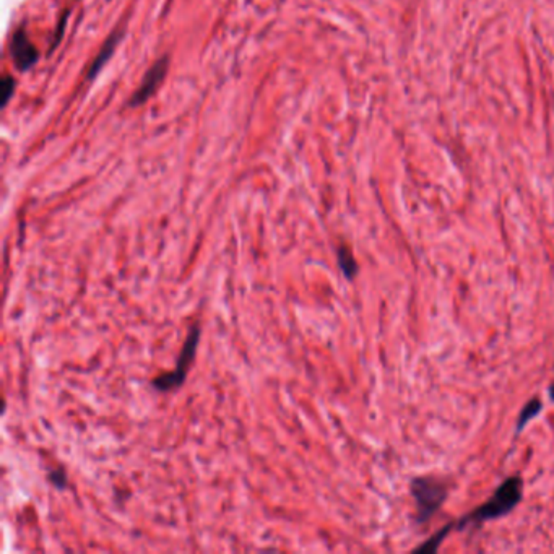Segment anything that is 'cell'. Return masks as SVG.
Wrapping results in <instances>:
<instances>
[{
  "mask_svg": "<svg viewBox=\"0 0 554 554\" xmlns=\"http://www.w3.org/2000/svg\"><path fill=\"white\" fill-rule=\"evenodd\" d=\"M523 497V479L520 477H509L497 486L493 496L488 501L483 502L482 506L473 509L460 520L454 523L455 531H462L467 527L479 528L486 522H493V520L506 517L514 509L518 506V502Z\"/></svg>",
  "mask_w": 554,
  "mask_h": 554,
  "instance_id": "obj_1",
  "label": "cell"
},
{
  "mask_svg": "<svg viewBox=\"0 0 554 554\" xmlns=\"http://www.w3.org/2000/svg\"><path fill=\"white\" fill-rule=\"evenodd\" d=\"M449 482L444 478L416 477L410 482V493L415 499V523L425 525L444 506L449 497Z\"/></svg>",
  "mask_w": 554,
  "mask_h": 554,
  "instance_id": "obj_2",
  "label": "cell"
},
{
  "mask_svg": "<svg viewBox=\"0 0 554 554\" xmlns=\"http://www.w3.org/2000/svg\"><path fill=\"white\" fill-rule=\"evenodd\" d=\"M199 340H200V324L195 322L192 325V329L189 332L188 338H185V343L183 347V352H180L179 361L176 367L168 374H161L156 379H153V387L160 392H171V390H176L180 386H183L185 377H188V371L194 361V356L197 352V347H199Z\"/></svg>",
  "mask_w": 554,
  "mask_h": 554,
  "instance_id": "obj_3",
  "label": "cell"
},
{
  "mask_svg": "<svg viewBox=\"0 0 554 554\" xmlns=\"http://www.w3.org/2000/svg\"><path fill=\"white\" fill-rule=\"evenodd\" d=\"M168 70H169V58L168 55H163L161 59H158L155 64L146 70L142 83L138 85V88L135 89L132 99H130V106L137 107L140 104L146 103V101L158 92V88L161 87Z\"/></svg>",
  "mask_w": 554,
  "mask_h": 554,
  "instance_id": "obj_4",
  "label": "cell"
},
{
  "mask_svg": "<svg viewBox=\"0 0 554 554\" xmlns=\"http://www.w3.org/2000/svg\"><path fill=\"white\" fill-rule=\"evenodd\" d=\"M12 59L20 70H28L36 64L39 53L23 30H18L12 38Z\"/></svg>",
  "mask_w": 554,
  "mask_h": 554,
  "instance_id": "obj_5",
  "label": "cell"
},
{
  "mask_svg": "<svg viewBox=\"0 0 554 554\" xmlns=\"http://www.w3.org/2000/svg\"><path fill=\"white\" fill-rule=\"evenodd\" d=\"M122 38V31H114L112 35L106 39L104 41V46L101 48L99 54L96 55L94 62L92 64V67H89V72H88V80H93V78L98 75V73L101 72V69H103L104 64L107 60H109L112 58V54H114V49L119 44V41H121Z\"/></svg>",
  "mask_w": 554,
  "mask_h": 554,
  "instance_id": "obj_6",
  "label": "cell"
},
{
  "mask_svg": "<svg viewBox=\"0 0 554 554\" xmlns=\"http://www.w3.org/2000/svg\"><path fill=\"white\" fill-rule=\"evenodd\" d=\"M541 410H543V400L540 397H533L522 406V410H520L516 421V436L522 434V431L527 428L528 423L531 420H535V418L541 413Z\"/></svg>",
  "mask_w": 554,
  "mask_h": 554,
  "instance_id": "obj_7",
  "label": "cell"
},
{
  "mask_svg": "<svg viewBox=\"0 0 554 554\" xmlns=\"http://www.w3.org/2000/svg\"><path fill=\"white\" fill-rule=\"evenodd\" d=\"M337 256H338V267H340L342 273L344 275V278L353 281L356 278V275H358L359 268H358V262H356L352 249H349L347 244H342L340 247H338Z\"/></svg>",
  "mask_w": 554,
  "mask_h": 554,
  "instance_id": "obj_8",
  "label": "cell"
},
{
  "mask_svg": "<svg viewBox=\"0 0 554 554\" xmlns=\"http://www.w3.org/2000/svg\"><path fill=\"white\" fill-rule=\"evenodd\" d=\"M450 531H454V523H452V522L447 523V525H444L442 528H440L439 531H436V533L431 536V538H428L426 543H423L421 546H418L415 551L416 553H426V554L436 553L440 548V545H442V543H444L445 536H447Z\"/></svg>",
  "mask_w": 554,
  "mask_h": 554,
  "instance_id": "obj_9",
  "label": "cell"
},
{
  "mask_svg": "<svg viewBox=\"0 0 554 554\" xmlns=\"http://www.w3.org/2000/svg\"><path fill=\"white\" fill-rule=\"evenodd\" d=\"M15 92V80L12 77H5L0 83V94H2V106L9 103V99L13 96Z\"/></svg>",
  "mask_w": 554,
  "mask_h": 554,
  "instance_id": "obj_10",
  "label": "cell"
},
{
  "mask_svg": "<svg viewBox=\"0 0 554 554\" xmlns=\"http://www.w3.org/2000/svg\"><path fill=\"white\" fill-rule=\"evenodd\" d=\"M548 393H550V398H551V401L554 403V384H553V386H551L550 389H548Z\"/></svg>",
  "mask_w": 554,
  "mask_h": 554,
  "instance_id": "obj_11",
  "label": "cell"
}]
</instances>
